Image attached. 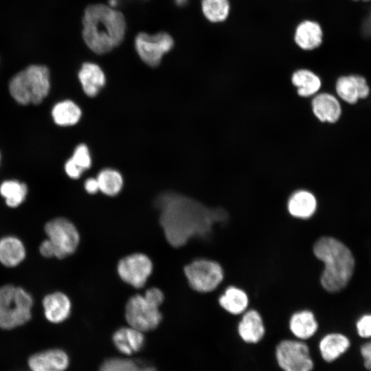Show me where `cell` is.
<instances>
[{
  "instance_id": "cell-1",
  "label": "cell",
  "mask_w": 371,
  "mask_h": 371,
  "mask_svg": "<svg viewBox=\"0 0 371 371\" xmlns=\"http://www.w3.org/2000/svg\"><path fill=\"white\" fill-rule=\"evenodd\" d=\"M156 204L160 224L168 242L175 247L194 236H207L216 223L228 220L222 207H208L197 200L173 192L161 194Z\"/></svg>"
},
{
  "instance_id": "cell-2",
  "label": "cell",
  "mask_w": 371,
  "mask_h": 371,
  "mask_svg": "<svg viewBox=\"0 0 371 371\" xmlns=\"http://www.w3.org/2000/svg\"><path fill=\"white\" fill-rule=\"evenodd\" d=\"M126 31L122 12L102 3L89 5L82 16V38L93 52L104 54L121 44Z\"/></svg>"
},
{
  "instance_id": "cell-3",
  "label": "cell",
  "mask_w": 371,
  "mask_h": 371,
  "mask_svg": "<svg viewBox=\"0 0 371 371\" xmlns=\"http://www.w3.org/2000/svg\"><path fill=\"white\" fill-rule=\"evenodd\" d=\"M313 253L324 265L320 277L322 287L330 293L343 289L355 268V259L348 247L335 238L323 236L315 243Z\"/></svg>"
},
{
  "instance_id": "cell-4",
  "label": "cell",
  "mask_w": 371,
  "mask_h": 371,
  "mask_svg": "<svg viewBox=\"0 0 371 371\" xmlns=\"http://www.w3.org/2000/svg\"><path fill=\"white\" fill-rule=\"evenodd\" d=\"M50 89L49 72L43 65H30L16 74L10 80L9 90L19 104H39Z\"/></svg>"
},
{
  "instance_id": "cell-5",
  "label": "cell",
  "mask_w": 371,
  "mask_h": 371,
  "mask_svg": "<svg viewBox=\"0 0 371 371\" xmlns=\"http://www.w3.org/2000/svg\"><path fill=\"white\" fill-rule=\"evenodd\" d=\"M32 299L23 289L12 285L0 287V328L10 329L31 318Z\"/></svg>"
},
{
  "instance_id": "cell-6",
  "label": "cell",
  "mask_w": 371,
  "mask_h": 371,
  "mask_svg": "<svg viewBox=\"0 0 371 371\" xmlns=\"http://www.w3.org/2000/svg\"><path fill=\"white\" fill-rule=\"evenodd\" d=\"M274 358L282 371H313L315 361L304 341L283 339L275 346Z\"/></svg>"
},
{
  "instance_id": "cell-7",
  "label": "cell",
  "mask_w": 371,
  "mask_h": 371,
  "mask_svg": "<svg viewBox=\"0 0 371 371\" xmlns=\"http://www.w3.org/2000/svg\"><path fill=\"white\" fill-rule=\"evenodd\" d=\"M189 286L200 293L214 291L221 283L224 272L221 265L216 261L196 259L183 268Z\"/></svg>"
},
{
  "instance_id": "cell-8",
  "label": "cell",
  "mask_w": 371,
  "mask_h": 371,
  "mask_svg": "<svg viewBox=\"0 0 371 371\" xmlns=\"http://www.w3.org/2000/svg\"><path fill=\"white\" fill-rule=\"evenodd\" d=\"M124 315L130 326L143 333L155 329L162 320L159 307L141 294H135L128 300Z\"/></svg>"
},
{
  "instance_id": "cell-9",
  "label": "cell",
  "mask_w": 371,
  "mask_h": 371,
  "mask_svg": "<svg viewBox=\"0 0 371 371\" xmlns=\"http://www.w3.org/2000/svg\"><path fill=\"white\" fill-rule=\"evenodd\" d=\"M135 49L140 59L148 66H158L163 56L174 46L172 37L167 32L155 34L139 33L135 38Z\"/></svg>"
},
{
  "instance_id": "cell-10",
  "label": "cell",
  "mask_w": 371,
  "mask_h": 371,
  "mask_svg": "<svg viewBox=\"0 0 371 371\" xmlns=\"http://www.w3.org/2000/svg\"><path fill=\"white\" fill-rule=\"evenodd\" d=\"M45 232L55 247L57 258L63 259L76 251L80 235L76 226L68 219L59 217L49 221L45 226Z\"/></svg>"
},
{
  "instance_id": "cell-11",
  "label": "cell",
  "mask_w": 371,
  "mask_h": 371,
  "mask_svg": "<svg viewBox=\"0 0 371 371\" xmlns=\"http://www.w3.org/2000/svg\"><path fill=\"white\" fill-rule=\"evenodd\" d=\"M153 269L150 258L142 253H134L121 258L117 265V273L125 283L135 288H142Z\"/></svg>"
},
{
  "instance_id": "cell-12",
  "label": "cell",
  "mask_w": 371,
  "mask_h": 371,
  "mask_svg": "<svg viewBox=\"0 0 371 371\" xmlns=\"http://www.w3.org/2000/svg\"><path fill=\"white\" fill-rule=\"evenodd\" d=\"M239 338L246 344L255 345L265 337L266 328L261 315L254 309L243 313L237 326Z\"/></svg>"
},
{
  "instance_id": "cell-13",
  "label": "cell",
  "mask_w": 371,
  "mask_h": 371,
  "mask_svg": "<svg viewBox=\"0 0 371 371\" xmlns=\"http://www.w3.org/2000/svg\"><path fill=\"white\" fill-rule=\"evenodd\" d=\"M337 95L348 104H355L359 99L368 96L370 87L364 77L359 75H348L339 77L335 83Z\"/></svg>"
},
{
  "instance_id": "cell-14",
  "label": "cell",
  "mask_w": 371,
  "mask_h": 371,
  "mask_svg": "<svg viewBox=\"0 0 371 371\" xmlns=\"http://www.w3.org/2000/svg\"><path fill=\"white\" fill-rule=\"evenodd\" d=\"M313 96L310 103L313 115L322 123L333 124L337 122L341 115V106L337 98L327 92Z\"/></svg>"
},
{
  "instance_id": "cell-15",
  "label": "cell",
  "mask_w": 371,
  "mask_h": 371,
  "mask_svg": "<svg viewBox=\"0 0 371 371\" xmlns=\"http://www.w3.org/2000/svg\"><path fill=\"white\" fill-rule=\"evenodd\" d=\"M350 346V340L346 335L334 332L324 335L319 339L317 348L321 359L331 363L344 355Z\"/></svg>"
},
{
  "instance_id": "cell-16",
  "label": "cell",
  "mask_w": 371,
  "mask_h": 371,
  "mask_svg": "<svg viewBox=\"0 0 371 371\" xmlns=\"http://www.w3.org/2000/svg\"><path fill=\"white\" fill-rule=\"evenodd\" d=\"M28 364L32 371H65L69 358L61 350H48L32 355Z\"/></svg>"
},
{
  "instance_id": "cell-17",
  "label": "cell",
  "mask_w": 371,
  "mask_h": 371,
  "mask_svg": "<svg viewBox=\"0 0 371 371\" xmlns=\"http://www.w3.org/2000/svg\"><path fill=\"white\" fill-rule=\"evenodd\" d=\"M78 76L84 93L89 97L98 95L106 83V76L102 69L92 62L84 63L79 69Z\"/></svg>"
},
{
  "instance_id": "cell-18",
  "label": "cell",
  "mask_w": 371,
  "mask_h": 371,
  "mask_svg": "<svg viewBox=\"0 0 371 371\" xmlns=\"http://www.w3.org/2000/svg\"><path fill=\"white\" fill-rule=\"evenodd\" d=\"M317 201L311 191L300 189L293 192L287 201L289 214L297 218L308 219L315 212Z\"/></svg>"
},
{
  "instance_id": "cell-19",
  "label": "cell",
  "mask_w": 371,
  "mask_h": 371,
  "mask_svg": "<svg viewBox=\"0 0 371 371\" xmlns=\"http://www.w3.org/2000/svg\"><path fill=\"white\" fill-rule=\"evenodd\" d=\"M289 328L295 339L306 341L317 333L319 324L313 312L302 310L291 316Z\"/></svg>"
},
{
  "instance_id": "cell-20",
  "label": "cell",
  "mask_w": 371,
  "mask_h": 371,
  "mask_svg": "<svg viewBox=\"0 0 371 371\" xmlns=\"http://www.w3.org/2000/svg\"><path fill=\"white\" fill-rule=\"evenodd\" d=\"M112 340L115 348L126 355L139 352L145 342L143 332L130 326L116 330L112 336Z\"/></svg>"
},
{
  "instance_id": "cell-21",
  "label": "cell",
  "mask_w": 371,
  "mask_h": 371,
  "mask_svg": "<svg viewBox=\"0 0 371 371\" xmlns=\"http://www.w3.org/2000/svg\"><path fill=\"white\" fill-rule=\"evenodd\" d=\"M323 31L320 25L313 21H304L296 27L294 41L304 50H313L322 43Z\"/></svg>"
},
{
  "instance_id": "cell-22",
  "label": "cell",
  "mask_w": 371,
  "mask_h": 371,
  "mask_svg": "<svg viewBox=\"0 0 371 371\" xmlns=\"http://www.w3.org/2000/svg\"><path fill=\"white\" fill-rule=\"evenodd\" d=\"M43 304L46 318L52 323L63 322L71 313V301L61 292H55L46 295Z\"/></svg>"
},
{
  "instance_id": "cell-23",
  "label": "cell",
  "mask_w": 371,
  "mask_h": 371,
  "mask_svg": "<svg viewBox=\"0 0 371 371\" xmlns=\"http://www.w3.org/2000/svg\"><path fill=\"white\" fill-rule=\"evenodd\" d=\"M292 86L296 89V94L301 98H308L318 93L322 87L319 76L308 69H299L291 77Z\"/></svg>"
},
{
  "instance_id": "cell-24",
  "label": "cell",
  "mask_w": 371,
  "mask_h": 371,
  "mask_svg": "<svg viewBox=\"0 0 371 371\" xmlns=\"http://www.w3.org/2000/svg\"><path fill=\"white\" fill-rule=\"evenodd\" d=\"M218 303L225 311L236 315L247 311L249 298L245 291L231 286L220 296Z\"/></svg>"
},
{
  "instance_id": "cell-25",
  "label": "cell",
  "mask_w": 371,
  "mask_h": 371,
  "mask_svg": "<svg viewBox=\"0 0 371 371\" xmlns=\"http://www.w3.org/2000/svg\"><path fill=\"white\" fill-rule=\"evenodd\" d=\"M91 164L92 159L88 146L80 144L74 149L71 157L66 161L65 170L70 178L76 179L89 169Z\"/></svg>"
},
{
  "instance_id": "cell-26",
  "label": "cell",
  "mask_w": 371,
  "mask_h": 371,
  "mask_svg": "<svg viewBox=\"0 0 371 371\" xmlns=\"http://www.w3.org/2000/svg\"><path fill=\"white\" fill-rule=\"evenodd\" d=\"M54 122L62 126L76 124L81 118L82 111L80 106L70 100L56 103L52 111Z\"/></svg>"
},
{
  "instance_id": "cell-27",
  "label": "cell",
  "mask_w": 371,
  "mask_h": 371,
  "mask_svg": "<svg viewBox=\"0 0 371 371\" xmlns=\"http://www.w3.org/2000/svg\"><path fill=\"white\" fill-rule=\"evenodd\" d=\"M25 250L23 243L14 237H5L0 240V262L6 267H14L25 258Z\"/></svg>"
},
{
  "instance_id": "cell-28",
  "label": "cell",
  "mask_w": 371,
  "mask_h": 371,
  "mask_svg": "<svg viewBox=\"0 0 371 371\" xmlns=\"http://www.w3.org/2000/svg\"><path fill=\"white\" fill-rule=\"evenodd\" d=\"M96 179L100 191L106 196H116L122 189L123 177L121 173L115 169L104 168L98 172Z\"/></svg>"
},
{
  "instance_id": "cell-29",
  "label": "cell",
  "mask_w": 371,
  "mask_h": 371,
  "mask_svg": "<svg viewBox=\"0 0 371 371\" xmlns=\"http://www.w3.org/2000/svg\"><path fill=\"white\" fill-rule=\"evenodd\" d=\"M27 193V186L18 181H5L0 186V194L5 198L6 204L10 207H16L22 203Z\"/></svg>"
},
{
  "instance_id": "cell-30",
  "label": "cell",
  "mask_w": 371,
  "mask_h": 371,
  "mask_svg": "<svg viewBox=\"0 0 371 371\" xmlns=\"http://www.w3.org/2000/svg\"><path fill=\"white\" fill-rule=\"evenodd\" d=\"M201 9L204 16L210 22L224 21L230 10L229 0H202Z\"/></svg>"
},
{
  "instance_id": "cell-31",
  "label": "cell",
  "mask_w": 371,
  "mask_h": 371,
  "mask_svg": "<svg viewBox=\"0 0 371 371\" xmlns=\"http://www.w3.org/2000/svg\"><path fill=\"white\" fill-rule=\"evenodd\" d=\"M141 369L142 367L131 359L111 358L101 365L99 371H141Z\"/></svg>"
},
{
  "instance_id": "cell-32",
  "label": "cell",
  "mask_w": 371,
  "mask_h": 371,
  "mask_svg": "<svg viewBox=\"0 0 371 371\" xmlns=\"http://www.w3.org/2000/svg\"><path fill=\"white\" fill-rule=\"evenodd\" d=\"M358 335L363 339H371V314L361 316L356 323Z\"/></svg>"
},
{
  "instance_id": "cell-33",
  "label": "cell",
  "mask_w": 371,
  "mask_h": 371,
  "mask_svg": "<svg viewBox=\"0 0 371 371\" xmlns=\"http://www.w3.org/2000/svg\"><path fill=\"white\" fill-rule=\"evenodd\" d=\"M150 302L160 307L164 300V294L159 288L151 287L143 294Z\"/></svg>"
},
{
  "instance_id": "cell-34",
  "label": "cell",
  "mask_w": 371,
  "mask_h": 371,
  "mask_svg": "<svg viewBox=\"0 0 371 371\" xmlns=\"http://www.w3.org/2000/svg\"><path fill=\"white\" fill-rule=\"evenodd\" d=\"M359 353L363 360V367L368 371H371V339L360 346Z\"/></svg>"
},
{
  "instance_id": "cell-35",
  "label": "cell",
  "mask_w": 371,
  "mask_h": 371,
  "mask_svg": "<svg viewBox=\"0 0 371 371\" xmlns=\"http://www.w3.org/2000/svg\"><path fill=\"white\" fill-rule=\"evenodd\" d=\"M39 250L41 254L46 258L56 257V251L55 247L48 238L41 244Z\"/></svg>"
},
{
  "instance_id": "cell-36",
  "label": "cell",
  "mask_w": 371,
  "mask_h": 371,
  "mask_svg": "<svg viewBox=\"0 0 371 371\" xmlns=\"http://www.w3.org/2000/svg\"><path fill=\"white\" fill-rule=\"evenodd\" d=\"M84 188L86 192L91 194H94L100 191L96 177H89L87 179L84 183Z\"/></svg>"
},
{
  "instance_id": "cell-37",
  "label": "cell",
  "mask_w": 371,
  "mask_h": 371,
  "mask_svg": "<svg viewBox=\"0 0 371 371\" xmlns=\"http://www.w3.org/2000/svg\"><path fill=\"white\" fill-rule=\"evenodd\" d=\"M109 6L114 8L115 6H117L118 0H109Z\"/></svg>"
},
{
  "instance_id": "cell-38",
  "label": "cell",
  "mask_w": 371,
  "mask_h": 371,
  "mask_svg": "<svg viewBox=\"0 0 371 371\" xmlns=\"http://www.w3.org/2000/svg\"><path fill=\"white\" fill-rule=\"evenodd\" d=\"M141 371H157L155 368L150 366L142 367Z\"/></svg>"
},
{
  "instance_id": "cell-39",
  "label": "cell",
  "mask_w": 371,
  "mask_h": 371,
  "mask_svg": "<svg viewBox=\"0 0 371 371\" xmlns=\"http://www.w3.org/2000/svg\"><path fill=\"white\" fill-rule=\"evenodd\" d=\"M177 5H182L186 3V0H175Z\"/></svg>"
},
{
  "instance_id": "cell-40",
  "label": "cell",
  "mask_w": 371,
  "mask_h": 371,
  "mask_svg": "<svg viewBox=\"0 0 371 371\" xmlns=\"http://www.w3.org/2000/svg\"><path fill=\"white\" fill-rule=\"evenodd\" d=\"M354 1H359V0H354ZM361 1H371V0H361Z\"/></svg>"
}]
</instances>
